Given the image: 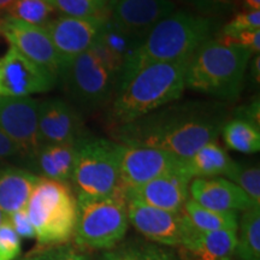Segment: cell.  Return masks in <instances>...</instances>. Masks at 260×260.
Masks as SVG:
<instances>
[{
    "label": "cell",
    "instance_id": "1",
    "mask_svg": "<svg viewBox=\"0 0 260 260\" xmlns=\"http://www.w3.org/2000/svg\"><path fill=\"white\" fill-rule=\"evenodd\" d=\"M225 122L226 112L222 105L184 102L171 103L112 130L118 144L160 149L184 160L203 146L216 141Z\"/></svg>",
    "mask_w": 260,
    "mask_h": 260
},
{
    "label": "cell",
    "instance_id": "2",
    "mask_svg": "<svg viewBox=\"0 0 260 260\" xmlns=\"http://www.w3.org/2000/svg\"><path fill=\"white\" fill-rule=\"evenodd\" d=\"M216 28V18L174 11L151 29L125 61L117 88L148 65L189 59L203 42L211 39Z\"/></svg>",
    "mask_w": 260,
    "mask_h": 260
},
{
    "label": "cell",
    "instance_id": "3",
    "mask_svg": "<svg viewBox=\"0 0 260 260\" xmlns=\"http://www.w3.org/2000/svg\"><path fill=\"white\" fill-rule=\"evenodd\" d=\"M188 60L148 65L129 77L116 90L110 124H129L180 99L186 89Z\"/></svg>",
    "mask_w": 260,
    "mask_h": 260
},
{
    "label": "cell",
    "instance_id": "4",
    "mask_svg": "<svg viewBox=\"0 0 260 260\" xmlns=\"http://www.w3.org/2000/svg\"><path fill=\"white\" fill-rule=\"evenodd\" d=\"M253 54L247 48L209 39L191 54L186 70V88L234 102L240 96Z\"/></svg>",
    "mask_w": 260,
    "mask_h": 260
},
{
    "label": "cell",
    "instance_id": "5",
    "mask_svg": "<svg viewBox=\"0 0 260 260\" xmlns=\"http://www.w3.org/2000/svg\"><path fill=\"white\" fill-rule=\"evenodd\" d=\"M38 246L69 243L77 220V200L68 182L40 177L27 204Z\"/></svg>",
    "mask_w": 260,
    "mask_h": 260
},
{
    "label": "cell",
    "instance_id": "6",
    "mask_svg": "<svg viewBox=\"0 0 260 260\" xmlns=\"http://www.w3.org/2000/svg\"><path fill=\"white\" fill-rule=\"evenodd\" d=\"M74 239L80 249L107 251L118 245L128 230L126 203L121 193L106 198L77 195Z\"/></svg>",
    "mask_w": 260,
    "mask_h": 260
},
{
    "label": "cell",
    "instance_id": "7",
    "mask_svg": "<svg viewBox=\"0 0 260 260\" xmlns=\"http://www.w3.org/2000/svg\"><path fill=\"white\" fill-rule=\"evenodd\" d=\"M119 152L121 144L106 139L84 136L77 142L71 178L77 195L106 198L121 193Z\"/></svg>",
    "mask_w": 260,
    "mask_h": 260
},
{
    "label": "cell",
    "instance_id": "8",
    "mask_svg": "<svg viewBox=\"0 0 260 260\" xmlns=\"http://www.w3.org/2000/svg\"><path fill=\"white\" fill-rule=\"evenodd\" d=\"M60 77L70 99L83 109H96L106 104L118 84V75L92 50L74 58Z\"/></svg>",
    "mask_w": 260,
    "mask_h": 260
},
{
    "label": "cell",
    "instance_id": "9",
    "mask_svg": "<svg viewBox=\"0 0 260 260\" xmlns=\"http://www.w3.org/2000/svg\"><path fill=\"white\" fill-rule=\"evenodd\" d=\"M58 77L10 46L0 59V95L29 96L51 90Z\"/></svg>",
    "mask_w": 260,
    "mask_h": 260
},
{
    "label": "cell",
    "instance_id": "10",
    "mask_svg": "<svg viewBox=\"0 0 260 260\" xmlns=\"http://www.w3.org/2000/svg\"><path fill=\"white\" fill-rule=\"evenodd\" d=\"M183 167V159L160 149L121 145L119 175L122 188L141 186L154 178L182 170Z\"/></svg>",
    "mask_w": 260,
    "mask_h": 260
},
{
    "label": "cell",
    "instance_id": "11",
    "mask_svg": "<svg viewBox=\"0 0 260 260\" xmlns=\"http://www.w3.org/2000/svg\"><path fill=\"white\" fill-rule=\"evenodd\" d=\"M0 34L6 39L10 46L15 47L28 59L45 68L56 77L60 76L63 70L60 58L46 28L3 16Z\"/></svg>",
    "mask_w": 260,
    "mask_h": 260
},
{
    "label": "cell",
    "instance_id": "12",
    "mask_svg": "<svg viewBox=\"0 0 260 260\" xmlns=\"http://www.w3.org/2000/svg\"><path fill=\"white\" fill-rule=\"evenodd\" d=\"M106 19L58 15L45 27L60 58L63 70L74 58L93 47Z\"/></svg>",
    "mask_w": 260,
    "mask_h": 260
},
{
    "label": "cell",
    "instance_id": "13",
    "mask_svg": "<svg viewBox=\"0 0 260 260\" xmlns=\"http://www.w3.org/2000/svg\"><path fill=\"white\" fill-rule=\"evenodd\" d=\"M39 103L30 96L0 95V130L27 158L42 145L38 126Z\"/></svg>",
    "mask_w": 260,
    "mask_h": 260
},
{
    "label": "cell",
    "instance_id": "14",
    "mask_svg": "<svg viewBox=\"0 0 260 260\" xmlns=\"http://www.w3.org/2000/svg\"><path fill=\"white\" fill-rule=\"evenodd\" d=\"M176 11L172 0H111L109 19L141 42L155 24Z\"/></svg>",
    "mask_w": 260,
    "mask_h": 260
},
{
    "label": "cell",
    "instance_id": "15",
    "mask_svg": "<svg viewBox=\"0 0 260 260\" xmlns=\"http://www.w3.org/2000/svg\"><path fill=\"white\" fill-rule=\"evenodd\" d=\"M128 220L140 234L161 246H181L183 237V213L149 206L141 201L125 199Z\"/></svg>",
    "mask_w": 260,
    "mask_h": 260
},
{
    "label": "cell",
    "instance_id": "16",
    "mask_svg": "<svg viewBox=\"0 0 260 260\" xmlns=\"http://www.w3.org/2000/svg\"><path fill=\"white\" fill-rule=\"evenodd\" d=\"M38 126L42 144H71L86 136L79 111L57 98L39 103Z\"/></svg>",
    "mask_w": 260,
    "mask_h": 260
},
{
    "label": "cell",
    "instance_id": "17",
    "mask_svg": "<svg viewBox=\"0 0 260 260\" xmlns=\"http://www.w3.org/2000/svg\"><path fill=\"white\" fill-rule=\"evenodd\" d=\"M190 181L183 167L182 170L154 178L141 186L123 188V195L124 199L141 201L169 212H181L188 200Z\"/></svg>",
    "mask_w": 260,
    "mask_h": 260
},
{
    "label": "cell",
    "instance_id": "18",
    "mask_svg": "<svg viewBox=\"0 0 260 260\" xmlns=\"http://www.w3.org/2000/svg\"><path fill=\"white\" fill-rule=\"evenodd\" d=\"M191 200L218 212H239L258 207L248 195L232 181L223 177L194 178L190 181Z\"/></svg>",
    "mask_w": 260,
    "mask_h": 260
},
{
    "label": "cell",
    "instance_id": "19",
    "mask_svg": "<svg viewBox=\"0 0 260 260\" xmlns=\"http://www.w3.org/2000/svg\"><path fill=\"white\" fill-rule=\"evenodd\" d=\"M183 213V211H182ZM237 232H199L183 213V237L181 246L195 260H234Z\"/></svg>",
    "mask_w": 260,
    "mask_h": 260
},
{
    "label": "cell",
    "instance_id": "20",
    "mask_svg": "<svg viewBox=\"0 0 260 260\" xmlns=\"http://www.w3.org/2000/svg\"><path fill=\"white\" fill-rule=\"evenodd\" d=\"M76 148L77 142L42 144L24 160L37 176L69 183L74 174Z\"/></svg>",
    "mask_w": 260,
    "mask_h": 260
},
{
    "label": "cell",
    "instance_id": "21",
    "mask_svg": "<svg viewBox=\"0 0 260 260\" xmlns=\"http://www.w3.org/2000/svg\"><path fill=\"white\" fill-rule=\"evenodd\" d=\"M39 180L40 177L24 169L0 168V210L9 217L25 209Z\"/></svg>",
    "mask_w": 260,
    "mask_h": 260
},
{
    "label": "cell",
    "instance_id": "22",
    "mask_svg": "<svg viewBox=\"0 0 260 260\" xmlns=\"http://www.w3.org/2000/svg\"><path fill=\"white\" fill-rule=\"evenodd\" d=\"M234 162L225 149L212 141L198 149L191 157L184 159V172L190 180L218 177L220 175L226 176Z\"/></svg>",
    "mask_w": 260,
    "mask_h": 260
},
{
    "label": "cell",
    "instance_id": "23",
    "mask_svg": "<svg viewBox=\"0 0 260 260\" xmlns=\"http://www.w3.org/2000/svg\"><path fill=\"white\" fill-rule=\"evenodd\" d=\"M98 260H175V254L165 246L132 239L103 252Z\"/></svg>",
    "mask_w": 260,
    "mask_h": 260
},
{
    "label": "cell",
    "instance_id": "24",
    "mask_svg": "<svg viewBox=\"0 0 260 260\" xmlns=\"http://www.w3.org/2000/svg\"><path fill=\"white\" fill-rule=\"evenodd\" d=\"M182 211L191 225L199 232H216V230L237 232L239 228L237 212H218L200 206L191 199L187 200Z\"/></svg>",
    "mask_w": 260,
    "mask_h": 260
},
{
    "label": "cell",
    "instance_id": "25",
    "mask_svg": "<svg viewBox=\"0 0 260 260\" xmlns=\"http://www.w3.org/2000/svg\"><path fill=\"white\" fill-rule=\"evenodd\" d=\"M236 235V260H260V207L245 211Z\"/></svg>",
    "mask_w": 260,
    "mask_h": 260
},
{
    "label": "cell",
    "instance_id": "26",
    "mask_svg": "<svg viewBox=\"0 0 260 260\" xmlns=\"http://www.w3.org/2000/svg\"><path fill=\"white\" fill-rule=\"evenodd\" d=\"M225 145L230 149L245 154H253L260 149V128L242 118L230 119L220 130Z\"/></svg>",
    "mask_w": 260,
    "mask_h": 260
},
{
    "label": "cell",
    "instance_id": "27",
    "mask_svg": "<svg viewBox=\"0 0 260 260\" xmlns=\"http://www.w3.org/2000/svg\"><path fill=\"white\" fill-rule=\"evenodd\" d=\"M56 14L58 12L46 0H15L4 16L45 28Z\"/></svg>",
    "mask_w": 260,
    "mask_h": 260
},
{
    "label": "cell",
    "instance_id": "28",
    "mask_svg": "<svg viewBox=\"0 0 260 260\" xmlns=\"http://www.w3.org/2000/svg\"><path fill=\"white\" fill-rule=\"evenodd\" d=\"M59 15L73 17H107L111 0H46Z\"/></svg>",
    "mask_w": 260,
    "mask_h": 260
},
{
    "label": "cell",
    "instance_id": "29",
    "mask_svg": "<svg viewBox=\"0 0 260 260\" xmlns=\"http://www.w3.org/2000/svg\"><path fill=\"white\" fill-rule=\"evenodd\" d=\"M225 177L241 188L253 204L260 207V170L258 165L240 164L235 161Z\"/></svg>",
    "mask_w": 260,
    "mask_h": 260
},
{
    "label": "cell",
    "instance_id": "30",
    "mask_svg": "<svg viewBox=\"0 0 260 260\" xmlns=\"http://www.w3.org/2000/svg\"><path fill=\"white\" fill-rule=\"evenodd\" d=\"M17 260H88L82 249L73 243L56 246H37Z\"/></svg>",
    "mask_w": 260,
    "mask_h": 260
},
{
    "label": "cell",
    "instance_id": "31",
    "mask_svg": "<svg viewBox=\"0 0 260 260\" xmlns=\"http://www.w3.org/2000/svg\"><path fill=\"white\" fill-rule=\"evenodd\" d=\"M255 29H260V10H242L224 25L218 35L229 37L237 32Z\"/></svg>",
    "mask_w": 260,
    "mask_h": 260
},
{
    "label": "cell",
    "instance_id": "32",
    "mask_svg": "<svg viewBox=\"0 0 260 260\" xmlns=\"http://www.w3.org/2000/svg\"><path fill=\"white\" fill-rule=\"evenodd\" d=\"M21 237L6 219L0 224V260H17L21 255Z\"/></svg>",
    "mask_w": 260,
    "mask_h": 260
},
{
    "label": "cell",
    "instance_id": "33",
    "mask_svg": "<svg viewBox=\"0 0 260 260\" xmlns=\"http://www.w3.org/2000/svg\"><path fill=\"white\" fill-rule=\"evenodd\" d=\"M197 9L203 16L216 18L223 16L235 8L237 0H182Z\"/></svg>",
    "mask_w": 260,
    "mask_h": 260
},
{
    "label": "cell",
    "instance_id": "34",
    "mask_svg": "<svg viewBox=\"0 0 260 260\" xmlns=\"http://www.w3.org/2000/svg\"><path fill=\"white\" fill-rule=\"evenodd\" d=\"M8 219L19 237H22V239H34L35 230L30 222V218H29L27 210H19L17 212L10 214Z\"/></svg>",
    "mask_w": 260,
    "mask_h": 260
},
{
    "label": "cell",
    "instance_id": "35",
    "mask_svg": "<svg viewBox=\"0 0 260 260\" xmlns=\"http://www.w3.org/2000/svg\"><path fill=\"white\" fill-rule=\"evenodd\" d=\"M235 117L251 122L252 124L260 128V104L259 99H254L248 105H243L235 110Z\"/></svg>",
    "mask_w": 260,
    "mask_h": 260
},
{
    "label": "cell",
    "instance_id": "36",
    "mask_svg": "<svg viewBox=\"0 0 260 260\" xmlns=\"http://www.w3.org/2000/svg\"><path fill=\"white\" fill-rule=\"evenodd\" d=\"M15 157H22L21 149L0 130V161Z\"/></svg>",
    "mask_w": 260,
    "mask_h": 260
},
{
    "label": "cell",
    "instance_id": "37",
    "mask_svg": "<svg viewBox=\"0 0 260 260\" xmlns=\"http://www.w3.org/2000/svg\"><path fill=\"white\" fill-rule=\"evenodd\" d=\"M249 74H251L253 84L258 87L260 83V54H254V58L251 61V67H249Z\"/></svg>",
    "mask_w": 260,
    "mask_h": 260
},
{
    "label": "cell",
    "instance_id": "38",
    "mask_svg": "<svg viewBox=\"0 0 260 260\" xmlns=\"http://www.w3.org/2000/svg\"><path fill=\"white\" fill-rule=\"evenodd\" d=\"M245 10H260V0H242Z\"/></svg>",
    "mask_w": 260,
    "mask_h": 260
},
{
    "label": "cell",
    "instance_id": "39",
    "mask_svg": "<svg viewBox=\"0 0 260 260\" xmlns=\"http://www.w3.org/2000/svg\"><path fill=\"white\" fill-rule=\"evenodd\" d=\"M15 0H0V14L4 15V12L8 10L10 6L14 4Z\"/></svg>",
    "mask_w": 260,
    "mask_h": 260
},
{
    "label": "cell",
    "instance_id": "40",
    "mask_svg": "<svg viewBox=\"0 0 260 260\" xmlns=\"http://www.w3.org/2000/svg\"><path fill=\"white\" fill-rule=\"evenodd\" d=\"M8 219V216H6V214L3 212L2 210H0V224H2L3 222H4V220H6Z\"/></svg>",
    "mask_w": 260,
    "mask_h": 260
},
{
    "label": "cell",
    "instance_id": "41",
    "mask_svg": "<svg viewBox=\"0 0 260 260\" xmlns=\"http://www.w3.org/2000/svg\"><path fill=\"white\" fill-rule=\"evenodd\" d=\"M3 16H4V15H2V14H0V21H2V18H3Z\"/></svg>",
    "mask_w": 260,
    "mask_h": 260
}]
</instances>
